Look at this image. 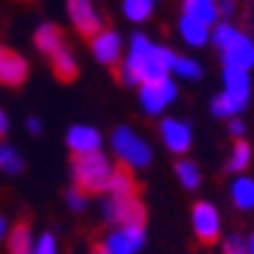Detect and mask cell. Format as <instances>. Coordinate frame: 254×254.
<instances>
[{"label":"cell","mask_w":254,"mask_h":254,"mask_svg":"<svg viewBox=\"0 0 254 254\" xmlns=\"http://www.w3.org/2000/svg\"><path fill=\"white\" fill-rule=\"evenodd\" d=\"M229 193H232V202L238 211H254V177L236 175Z\"/></svg>","instance_id":"9a60e30c"},{"label":"cell","mask_w":254,"mask_h":254,"mask_svg":"<svg viewBox=\"0 0 254 254\" xmlns=\"http://www.w3.org/2000/svg\"><path fill=\"white\" fill-rule=\"evenodd\" d=\"M175 98H177V84H175L170 77L141 84V91H138L141 107L148 111V114H152V116L154 114H161Z\"/></svg>","instance_id":"9c48e42d"},{"label":"cell","mask_w":254,"mask_h":254,"mask_svg":"<svg viewBox=\"0 0 254 254\" xmlns=\"http://www.w3.org/2000/svg\"><path fill=\"white\" fill-rule=\"evenodd\" d=\"M34 41H37V46L41 48L43 53L53 55L55 50L62 48V32H59V27L53 25V23H43L37 30V34H34Z\"/></svg>","instance_id":"44dd1931"},{"label":"cell","mask_w":254,"mask_h":254,"mask_svg":"<svg viewBox=\"0 0 254 254\" xmlns=\"http://www.w3.org/2000/svg\"><path fill=\"white\" fill-rule=\"evenodd\" d=\"M27 77V62L18 53L0 46V84L16 86Z\"/></svg>","instance_id":"7c38bea8"},{"label":"cell","mask_w":254,"mask_h":254,"mask_svg":"<svg viewBox=\"0 0 254 254\" xmlns=\"http://www.w3.org/2000/svg\"><path fill=\"white\" fill-rule=\"evenodd\" d=\"M111 148L121 159L125 168H145L152 161V148L145 138H141L132 127L121 125L111 134Z\"/></svg>","instance_id":"5b68a950"},{"label":"cell","mask_w":254,"mask_h":254,"mask_svg":"<svg viewBox=\"0 0 254 254\" xmlns=\"http://www.w3.org/2000/svg\"><path fill=\"white\" fill-rule=\"evenodd\" d=\"M209 2H213V0H209Z\"/></svg>","instance_id":"8d00e7d4"},{"label":"cell","mask_w":254,"mask_h":254,"mask_svg":"<svg viewBox=\"0 0 254 254\" xmlns=\"http://www.w3.org/2000/svg\"><path fill=\"white\" fill-rule=\"evenodd\" d=\"M9 232H11V229H9V222H7V218L0 216V241L9 236Z\"/></svg>","instance_id":"836d02e7"},{"label":"cell","mask_w":254,"mask_h":254,"mask_svg":"<svg viewBox=\"0 0 254 254\" xmlns=\"http://www.w3.org/2000/svg\"><path fill=\"white\" fill-rule=\"evenodd\" d=\"M229 132H232V136H236V138H241L245 134V123L241 121L238 116H234V118H229Z\"/></svg>","instance_id":"f546056e"},{"label":"cell","mask_w":254,"mask_h":254,"mask_svg":"<svg viewBox=\"0 0 254 254\" xmlns=\"http://www.w3.org/2000/svg\"><path fill=\"white\" fill-rule=\"evenodd\" d=\"M32 254H59V245L57 238L50 232H43L41 236L34 241V248H32Z\"/></svg>","instance_id":"4316f807"},{"label":"cell","mask_w":254,"mask_h":254,"mask_svg":"<svg viewBox=\"0 0 254 254\" xmlns=\"http://www.w3.org/2000/svg\"><path fill=\"white\" fill-rule=\"evenodd\" d=\"M114 170L116 168L111 166L109 157L102 154L100 150L89 154H75L73 159L75 182L84 193H102V190H107Z\"/></svg>","instance_id":"277c9868"},{"label":"cell","mask_w":254,"mask_h":254,"mask_svg":"<svg viewBox=\"0 0 254 254\" xmlns=\"http://www.w3.org/2000/svg\"><path fill=\"white\" fill-rule=\"evenodd\" d=\"M190 225L200 243H216L222 232V220L218 206L206 200H200L190 209Z\"/></svg>","instance_id":"8992f818"},{"label":"cell","mask_w":254,"mask_h":254,"mask_svg":"<svg viewBox=\"0 0 254 254\" xmlns=\"http://www.w3.org/2000/svg\"><path fill=\"white\" fill-rule=\"evenodd\" d=\"M102 218L116 225H143L145 209L136 197H109L102 202Z\"/></svg>","instance_id":"ba28073f"},{"label":"cell","mask_w":254,"mask_h":254,"mask_svg":"<svg viewBox=\"0 0 254 254\" xmlns=\"http://www.w3.org/2000/svg\"><path fill=\"white\" fill-rule=\"evenodd\" d=\"M66 204L73 209V211H82L86 206V193L82 189H70V190H66Z\"/></svg>","instance_id":"f1b7e54d"},{"label":"cell","mask_w":254,"mask_h":254,"mask_svg":"<svg viewBox=\"0 0 254 254\" xmlns=\"http://www.w3.org/2000/svg\"><path fill=\"white\" fill-rule=\"evenodd\" d=\"M222 254H248L245 238H241L238 234H229L222 243Z\"/></svg>","instance_id":"83f0119b"},{"label":"cell","mask_w":254,"mask_h":254,"mask_svg":"<svg viewBox=\"0 0 254 254\" xmlns=\"http://www.w3.org/2000/svg\"><path fill=\"white\" fill-rule=\"evenodd\" d=\"M145 245L143 225H118L102 241V250L107 254H136Z\"/></svg>","instance_id":"52a82bcc"},{"label":"cell","mask_w":254,"mask_h":254,"mask_svg":"<svg viewBox=\"0 0 254 254\" xmlns=\"http://www.w3.org/2000/svg\"><path fill=\"white\" fill-rule=\"evenodd\" d=\"M25 125H27V129H30L32 134H39V132H41V121H39V118H34V116L27 118Z\"/></svg>","instance_id":"4dcf8cb0"},{"label":"cell","mask_w":254,"mask_h":254,"mask_svg":"<svg viewBox=\"0 0 254 254\" xmlns=\"http://www.w3.org/2000/svg\"><path fill=\"white\" fill-rule=\"evenodd\" d=\"M177 55L164 46L152 43L145 34H134L127 62L121 68V79L125 84H148L168 77Z\"/></svg>","instance_id":"6da1fadb"},{"label":"cell","mask_w":254,"mask_h":254,"mask_svg":"<svg viewBox=\"0 0 254 254\" xmlns=\"http://www.w3.org/2000/svg\"><path fill=\"white\" fill-rule=\"evenodd\" d=\"M173 70L177 75H182V77H186V79H197L202 75V66L190 57H177L175 59Z\"/></svg>","instance_id":"484cf974"},{"label":"cell","mask_w":254,"mask_h":254,"mask_svg":"<svg viewBox=\"0 0 254 254\" xmlns=\"http://www.w3.org/2000/svg\"><path fill=\"white\" fill-rule=\"evenodd\" d=\"M7 129H9V118H7L5 111L0 109V136H5Z\"/></svg>","instance_id":"d6a6232c"},{"label":"cell","mask_w":254,"mask_h":254,"mask_svg":"<svg viewBox=\"0 0 254 254\" xmlns=\"http://www.w3.org/2000/svg\"><path fill=\"white\" fill-rule=\"evenodd\" d=\"M152 7H154V0H125V2H123L125 16L134 23L145 21V18L152 14Z\"/></svg>","instance_id":"cb8c5ba5"},{"label":"cell","mask_w":254,"mask_h":254,"mask_svg":"<svg viewBox=\"0 0 254 254\" xmlns=\"http://www.w3.org/2000/svg\"><path fill=\"white\" fill-rule=\"evenodd\" d=\"M91 48H93V55H95V59H98V62H102V64H116L118 59H121L123 43H121V37H118L116 32L100 30L93 37V41H91Z\"/></svg>","instance_id":"5bb4252c"},{"label":"cell","mask_w":254,"mask_h":254,"mask_svg":"<svg viewBox=\"0 0 254 254\" xmlns=\"http://www.w3.org/2000/svg\"><path fill=\"white\" fill-rule=\"evenodd\" d=\"M66 145L73 150V154H89L100 150L102 136L95 127L89 125H73L66 134Z\"/></svg>","instance_id":"4fadbf2b"},{"label":"cell","mask_w":254,"mask_h":254,"mask_svg":"<svg viewBox=\"0 0 254 254\" xmlns=\"http://www.w3.org/2000/svg\"><path fill=\"white\" fill-rule=\"evenodd\" d=\"M159 127H161V141H164V145L170 152L184 154L190 148L193 134H190V127L184 121H180V118H164Z\"/></svg>","instance_id":"30bf717a"},{"label":"cell","mask_w":254,"mask_h":254,"mask_svg":"<svg viewBox=\"0 0 254 254\" xmlns=\"http://www.w3.org/2000/svg\"><path fill=\"white\" fill-rule=\"evenodd\" d=\"M68 14L73 18V25L86 37H95L102 27L100 14L91 5V0H68Z\"/></svg>","instance_id":"8fae6325"},{"label":"cell","mask_w":254,"mask_h":254,"mask_svg":"<svg viewBox=\"0 0 254 254\" xmlns=\"http://www.w3.org/2000/svg\"><path fill=\"white\" fill-rule=\"evenodd\" d=\"M245 248H248V254H254V232L245 238Z\"/></svg>","instance_id":"e575fe53"},{"label":"cell","mask_w":254,"mask_h":254,"mask_svg":"<svg viewBox=\"0 0 254 254\" xmlns=\"http://www.w3.org/2000/svg\"><path fill=\"white\" fill-rule=\"evenodd\" d=\"M21 168H23L21 154L16 152L11 145H7V143H0V170L14 175V173H18Z\"/></svg>","instance_id":"d4e9b609"},{"label":"cell","mask_w":254,"mask_h":254,"mask_svg":"<svg viewBox=\"0 0 254 254\" xmlns=\"http://www.w3.org/2000/svg\"><path fill=\"white\" fill-rule=\"evenodd\" d=\"M218 11H220L222 16H232L234 14V2L232 0H222L220 7H218Z\"/></svg>","instance_id":"1f68e13d"},{"label":"cell","mask_w":254,"mask_h":254,"mask_svg":"<svg viewBox=\"0 0 254 254\" xmlns=\"http://www.w3.org/2000/svg\"><path fill=\"white\" fill-rule=\"evenodd\" d=\"M250 161H252V148H250V143L236 141V145L232 148V154H229L227 168L232 170V173H243L250 166Z\"/></svg>","instance_id":"603a6c76"},{"label":"cell","mask_w":254,"mask_h":254,"mask_svg":"<svg viewBox=\"0 0 254 254\" xmlns=\"http://www.w3.org/2000/svg\"><path fill=\"white\" fill-rule=\"evenodd\" d=\"M180 34L189 46H195V48L204 46V43L211 39L209 27L202 25V23H197L195 18H190V16H186V14L180 18Z\"/></svg>","instance_id":"e0dca14e"},{"label":"cell","mask_w":254,"mask_h":254,"mask_svg":"<svg viewBox=\"0 0 254 254\" xmlns=\"http://www.w3.org/2000/svg\"><path fill=\"white\" fill-rule=\"evenodd\" d=\"M222 82H225V91L211 100V111L218 118H234L248 107L252 95V82L248 70L232 68V66H225Z\"/></svg>","instance_id":"7a4b0ae2"},{"label":"cell","mask_w":254,"mask_h":254,"mask_svg":"<svg viewBox=\"0 0 254 254\" xmlns=\"http://www.w3.org/2000/svg\"><path fill=\"white\" fill-rule=\"evenodd\" d=\"M53 68H55V73H57V77L66 79V82L77 75V64H75V57L68 48L62 46L59 50L53 53Z\"/></svg>","instance_id":"ffe728a7"},{"label":"cell","mask_w":254,"mask_h":254,"mask_svg":"<svg viewBox=\"0 0 254 254\" xmlns=\"http://www.w3.org/2000/svg\"><path fill=\"white\" fill-rule=\"evenodd\" d=\"M211 41L222 53L225 66L241 70H250L254 66V41L245 37L243 32H238L234 25L229 23L216 25V30L211 32Z\"/></svg>","instance_id":"3957f363"},{"label":"cell","mask_w":254,"mask_h":254,"mask_svg":"<svg viewBox=\"0 0 254 254\" xmlns=\"http://www.w3.org/2000/svg\"><path fill=\"white\" fill-rule=\"evenodd\" d=\"M111 197H136V184H134V177L127 168H116L107 186Z\"/></svg>","instance_id":"ac0fdd59"},{"label":"cell","mask_w":254,"mask_h":254,"mask_svg":"<svg viewBox=\"0 0 254 254\" xmlns=\"http://www.w3.org/2000/svg\"><path fill=\"white\" fill-rule=\"evenodd\" d=\"M7 245H9V254H32L34 238H32V232L25 222L11 229L9 236H7Z\"/></svg>","instance_id":"d6986e66"},{"label":"cell","mask_w":254,"mask_h":254,"mask_svg":"<svg viewBox=\"0 0 254 254\" xmlns=\"http://www.w3.org/2000/svg\"><path fill=\"white\" fill-rule=\"evenodd\" d=\"M93 254H107V252H105V250H102V248H100V250H95V252H93Z\"/></svg>","instance_id":"d590c367"},{"label":"cell","mask_w":254,"mask_h":254,"mask_svg":"<svg viewBox=\"0 0 254 254\" xmlns=\"http://www.w3.org/2000/svg\"><path fill=\"white\" fill-rule=\"evenodd\" d=\"M184 14L190 16V18H195V21L202 23V25L211 27L213 23L218 21L220 11H218V7L213 5V2H209V0H186Z\"/></svg>","instance_id":"2e32d148"},{"label":"cell","mask_w":254,"mask_h":254,"mask_svg":"<svg viewBox=\"0 0 254 254\" xmlns=\"http://www.w3.org/2000/svg\"><path fill=\"white\" fill-rule=\"evenodd\" d=\"M175 175H177L180 184L184 186V189H189V190L197 189V186H200V182H202L200 168H197L190 159H180V161L175 164Z\"/></svg>","instance_id":"7402d4cb"}]
</instances>
